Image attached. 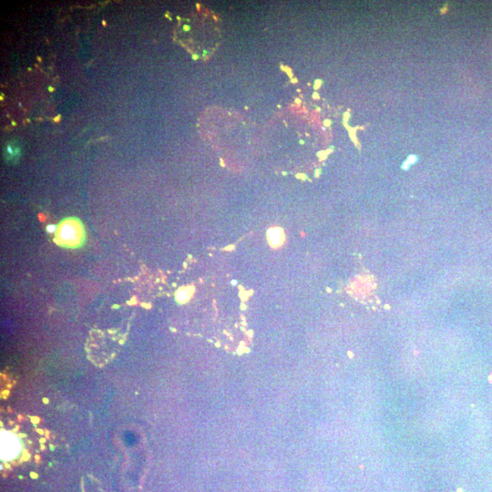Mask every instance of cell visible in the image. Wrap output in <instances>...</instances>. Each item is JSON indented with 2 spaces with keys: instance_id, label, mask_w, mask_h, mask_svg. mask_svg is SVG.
<instances>
[{
  "instance_id": "cell-2",
  "label": "cell",
  "mask_w": 492,
  "mask_h": 492,
  "mask_svg": "<svg viewBox=\"0 0 492 492\" xmlns=\"http://www.w3.org/2000/svg\"><path fill=\"white\" fill-rule=\"evenodd\" d=\"M268 240L269 243L272 244V246H281L284 242V233L283 230L280 228H272L268 231Z\"/></svg>"
},
{
  "instance_id": "cell-3",
  "label": "cell",
  "mask_w": 492,
  "mask_h": 492,
  "mask_svg": "<svg viewBox=\"0 0 492 492\" xmlns=\"http://www.w3.org/2000/svg\"><path fill=\"white\" fill-rule=\"evenodd\" d=\"M191 296V291L189 289H186V288H183V289L179 290L178 293L176 294V299L179 301V302H186L188 299H190Z\"/></svg>"
},
{
  "instance_id": "cell-1",
  "label": "cell",
  "mask_w": 492,
  "mask_h": 492,
  "mask_svg": "<svg viewBox=\"0 0 492 492\" xmlns=\"http://www.w3.org/2000/svg\"><path fill=\"white\" fill-rule=\"evenodd\" d=\"M55 240L56 243L66 248H77L84 240L83 224L77 219H66L57 227Z\"/></svg>"
}]
</instances>
